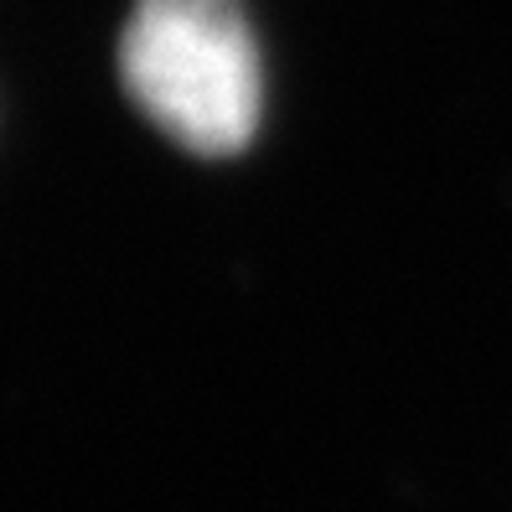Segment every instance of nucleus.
<instances>
[{"mask_svg": "<svg viewBox=\"0 0 512 512\" xmlns=\"http://www.w3.org/2000/svg\"><path fill=\"white\" fill-rule=\"evenodd\" d=\"M119 78L150 125L197 156H238L259 130V47L238 0H135Z\"/></svg>", "mask_w": 512, "mask_h": 512, "instance_id": "1", "label": "nucleus"}]
</instances>
